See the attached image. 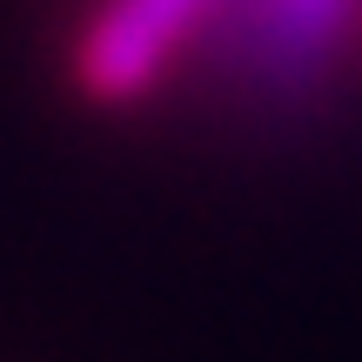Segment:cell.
Segmentation results:
<instances>
[{
    "label": "cell",
    "mask_w": 362,
    "mask_h": 362,
    "mask_svg": "<svg viewBox=\"0 0 362 362\" xmlns=\"http://www.w3.org/2000/svg\"><path fill=\"white\" fill-rule=\"evenodd\" d=\"M349 27V0H221L215 54L262 94H296L322 74Z\"/></svg>",
    "instance_id": "1"
},
{
    "label": "cell",
    "mask_w": 362,
    "mask_h": 362,
    "mask_svg": "<svg viewBox=\"0 0 362 362\" xmlns=\"http://www.w3.org/2000/svg\"><path fill=\"white\" fill-rule=\"evenodd\" d=\"M215 0H107L94 13L88 40H81V81L107 101L141 94L155 81V67L175 54L181 27L202 21Z\"/></svg>",
    "instance_id": "2"
}]
</instances>
